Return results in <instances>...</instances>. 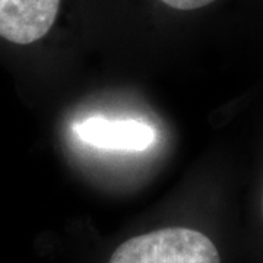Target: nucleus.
Instances as JSON below:
<instances>
[{"instance_id": "obj_1", "label": "nucleus", "mask_w": 263, "mask_h": 263, "mask_svg": "<svg viewBox=\"0 0 263 263\" xmlns=\"http://www.w3.org/2000/svg\"><path fill=\"white\" fill-rule=\"evenodd\" d=\"M108 263H221V257L205 234L174 227L124 241Z\"/></svg>"}, {"instance_id": "obj_2", "label": "nucleus", "mask_w": 263, "mask_h": 263, "mask_svg": "<svg viewBox=\"0 0 263 263\" xmlns=\"http://www.w3.org/2000/svg\"><path fill=\"white\" fill-rule=\"evenodd\" d=\"M60 0H0V37L31 44L47 34L59 13Z\"/></svg>"}, {"instance_id": "obj_3", "label": "nucleus", "mask_w": 263, "mask_h": 263, "mask_svg": "<svg viewBox=\"0 0 263 263\" xmlns=\"http://www.w3.org/2000/svg\"><path fill=\"white\" fill-rule=\"evenodd\" d=\"M78 138L100 149L141 152L148 149L157 139V132L138 120H110L89 117L75 124Z\"/></svg>"}, {"instance_id": "obj_4", "label": "nucleus", "mask_w": 263, "mask_h": 263, "mask_svg": "<svg viewBox=\"0 0 263 263\" xmlns=\"http://www.w3.org/2000/svg\"><path fill=\"white\" fill-rule=\"evenodd\" d=\"M161 2L168 5L170 8H174V9L193 10L208 6L212 2H215V0H161Z\"/></svg>"}]
</instances>
